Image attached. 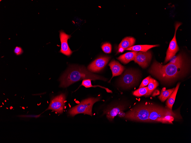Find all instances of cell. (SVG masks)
<instances>
[{
    "mask_svg": "<svg viewBox=\"0 0 191 143\" xmlns=\"http://www.w3.org/2000/svg\"><path fill=\"white\" fill-rule=\"evenodd\" d=\"M152 92V95L153 96L159 95L160 93V91L158 89L154 90Z\"/></svg>",
    "mask_w": 191,
    "mask_h": 143,
    "instance_id": "obj_27",
    "label": "cell"
},
{
    "mask_svg": "<svg viewBox=\"0 0 191 143\" xmlns=\"http://www.w3.org/2000/svg\"><path fill=\"white\" fill-rule=\"evenodd\" d=\"M85 79L94 81L96 80H107L103 77L92 73L84 67L73 66L69 67L60 78V86L66 87L76 82Z\"/></svg>",
    "mask_w": 191,
    "mask_h": 143,
    "instance_id": "obj_2",
    "label": "cell"
},
{
    "mask_svg": "<svg viewBox=\"0 0 191 143\" xmlns=\"http://www.w3.org/2000/svg\"><path fill=\"white\" fill-rule=\"evenodd\" d=\"M164 108L152 105L150 113L148 122H158L163 117Z\"/></svg>",
    "mask_w": 191,
    "mask_h": 143,
    "instance_id": "obj_11",
    "label": "cell"
},
{
    "mask_svg": "<svg viewBox=\"0 0 191 143\" xmlns=\"http://www.w3.org/2000/svg\"><path fill=\"white\" fill-rule=\"evenodd\" d=\"M148 87V92L147 96L151 94L153 91L158 86V82L154 79L150 77Z\"/></svg>",
    "mask_w": 191,
    "mask_h": 143,
    "instance_id": "obj_19",
    "label": "cell"
},
{
    "mask_svg": "<svg viewBox=\"0 0 191 143\" xmlns=\"http://www.w3.org/2000/svg\"><path fill=\"white\" fill-rule=\"evenodd\" d=\"M65 95L62 93L53 98L46 110H51L56 112L62 114L65 106Z\"/></svg>",
    "mask_w": 191,
    "mask_h": 143,
    "instance_id": "obj_6",
    "label": "cell"
},
{
    "mask_svg": "<svg viewBox=\"0 0 191 143\" xmlns=\"http://www.w3.org/2000/svg\"><path fill=\"white\" fill-rule=\"evenodd\" d=\"M81 85L86 88L99 87L100 88L105 89L106 91L108 92L111 93H112V90H109L107 88H106L105 87L98 85H92L91 83V80L90 79H85L83 80L82 81Z\"/></svg>",
    "mask_w": 191,
    "mask_h": 143,
    "instance_id": "obj_20",
    "label": "cell"
},
{
    "mask_svg": "<svg viewBox=\"0 0 191 143\" xmlns=\"http://www.w3.org/2000/svg\"><path fill=\"white\" fill-rule=\"evenodd\" d=\"M152 105L146 103L135 108L125 113L124 117L128 120L141 122H148Z\"/></svg>",
    "mask_w": 191,
    "mask_h": 143,
    "instance_id": "obj_3",
    "label": "cell"
},
{
    "mask_svg": "<svg viewBox=\"0 0 191 143\" xmlns=\"http://www.w3.org/2000/svg\"><path fill=\"white\" fill-rule=\"evenodd\" d=\"M180 83L177 84L176 88L173 92L168 98L166 102V104L168 108L172 110V107L174 103L176 94L179 88Z\"/></svg>",
    "mask_w": 191,
    "mask_h": 143,
    "instance_id": "obj_17",
    "label": "cell"
},
{
    "mask_svg": "<svg viewBox=\"0 0 191 143\" xmlns=\"http://www.w3.org/2000/svg\"><path fill=\"white\" fill-rule=\"evenodd\" d=\"M135 39L131 37H126L122 41L118 46L119 52L122 53L125 50L133 46Z\"/></svg>",
    "mask_w": 191,
    "mask_h": 143,
    "instance_id": "obj_13",
    "label": "cell"
},
{
    "mask_svg": "<svg viewBox=\"0 0 191 143\" xmlns=\"http://www.w3.org/2000/svg\"><path fill=\"white\" fill-rule=\"evenodd\" d=\"M102 48L103 51L106 53H111L112 46L109 43H106L103 44L102 46Z\"/></svg>",
    "mask_w": 191,
    "mask_h": 143,
    "instance_id": "obj_23",
    "label": "cell"
},
{
    "mask_svg": "<svg viewBox=\"0 0 191 143\" xmlns=\"http://www.w3.org/2000/svg\"><path fill=\"white\" fill-rule=\"evenodd\" d=\"M150 77V76H149L144 79L142 81L139 88L143 87L147 85L149 83Z\"/></svg>",
    "mask_w": 191,
    "mask_h": 143,
    "instance_id": "obj_25",
    "label": "cell"
},
{
    "mask_svg": "<svg viewBox=\"0 0 191 143\" xmlns=\"http://www.w3.org/2000/svg\"><path fill=\"white\" fill-rule=\"evenodd\" d=\"M148 92V87H145L139 88L134 91L133 92V94L136 96L140 97L143 96H147Z\"/></svg>",
    "mask_w": 191,
    "mask_h": 143,
    "instance_id": "obj_21",
    "label": "cell"
},
{
    "mask_svg": "<svg viewBox=\"0 0 191 143\" xmlns=\"http://www.w3.org/2000/svg\"><path fill=\"white\" fill-rule=\"evenodd\" d=\"M159 45H137L133 46L126 50L146 52L151 48L157 47Z\"/></svg>",
    "mask_w": 191,
    "mask_h": 143,
    "instance_id": "obj_16",
    "label": "cell"
},
{
    "mask_svg": "<svg viewBox=\"0 0 191 143\" xmlns=\"http://www.w3.org/2000/svg\"><path fill=\"white\" fill-rule=\"evenodd\" d=\"M110 59V57L107 56L101 57L97 59L88 66V70L93 72L100 71L105 67Z\"/></svg>",
    "mask_w": 191,
    "mask_h": 143,
    "instance_id": "obj_8",
    "label": "cell"
},
{
    "mask_svg": "<svg viewBox=\"0 0 191 143\" xmlns=\"http://www.w3.org/2000/svg\"><path fill=\"white\" fill-rule=\"evenodd\" d=\"M138 51H132L128 52L121 55L117 59L122 63L126 64L134 60Z\"/></svg>",
    "mask_w": 191,
    "mask_h": 143,
    "instance_id": "obj_15",
    "label": "cell"
},
{
    "mask_svg": "<svg viewBox=\"0 0 191 143\" xmlns=\"http://www.w3.org/2000/svg\"><path fill=\"white\" fill-rule=\"evenodd\" d=\"M100 100V97L89 98L85 99L70 109L68 112V114L73 116L79 114L83 113L92 116V106L95 102Z\"/></svg>",
    "mask_w": 191,
    "mask_h": 143,
    "instance_id": "obj_4",
    "label": "cell"
},
{
    "mask_svg": "<svg viewBox=\"0 0 191 143\" xmlns=\"http://www.w3.org/2000/svg\"><path fill=\"white\" fill-rule=\"evenodd\" d=\"M14 52L17 55H19L23 53V50L20 47L17 46L15 48Z\"/></svg>",
    "mask_w": 191,
    "mask_h": 143,
    "instance_id": "obj_26",
    "label": "cell"
},
{
    "mask_svg": "<svg viewBox=\"0 0 191 143\" xmlns=\"http://www.w3.org/2000/svg\"><path fill=\"white\" fill-rule=\"evenodd\" d=\"M174 117L172 116L166 115L164 116L160 120L159 122L163 123H172L174 120Z\"/></svg>",
    "mask_w": 191,
    "mask_h": 143,
    "instance_id": "obj_22",
    "label": "cell"
},
{
    "mask_svg": "<svg viewBox=\"0 0 191 143\" xmlns=\"http://www.w3.org/2000/svg\"><path fill=\"white\" fill-rule=\"evenodd\" d=\"M181 25V23L178 22L175 26V32L174 36L170 41L168 48L167 49L166 56L164 63H166L173 58L179 50V47L177 45L176 39V32L178 27Z\"/></svg>",
    "mask_w": 191,
    "mask_h": 143,
    "instance_id": "obj_7",
    "label": "cell"
},
{
    "mask_svg": "<svg viewBox=\"0 0 191 143\" xmlns=\"http://www.w3.org/2000/svg\"><path fill=\"white\" fill-rule=\"evenodd\" d=\"M59 37L61 43V48L59 52L67 56H70L72 52L69 47L67 40L71 37V35L61 31H59Z\"/></svg>",
    "mask_w": 191,
    "mask_h": 143,
    "instance_id": "obj_10",
    "label": "cell"
},
{
    "mask_svg": "<svg viewBox=\"0 0 191 143\" xmlns=\"http://www.w3.org/2000/svg\"><path fill=\"white\" fill-rule=\"evenodd\" d=\"M174 89L175 88H173L166 90L165 88H163L158 98L162 102L164 101L170 96Z\"/></svg>",
    "mask_w": 191,
    "mask_h": 143,
    "instance_id": "obj_18",
    "label": "cell"
},
{
    "mask_svg": "<svg viewBox=\"0 0 191 143\" xmlns=\"http://www.w3.org/2000/svg\"><path fill=\"white\" fill-rule=\"evenodd\" d=\"M163 114V117L166 115H169L174 118L176 116V114L172 111V110L168 108H164Z\"/></svg>",
    "mask_w": 191,
    "mask_h": 143,
    "instance_id": "obj_24",
    "label": "cell"
},
{
    "mask_svg": "<svg viewBox=\"0 0 191 143\" xmlns=\"http://www.w3.org/2000/svg\"><path fill=\"white\" fill-rule=\"evenodd\" d=\"M109 65L112 72V78L121 74L124 70V67L115 60L111 61Z\"/></svg>",
    "mask_w": 191,
    "mask_h": 143,
    "instance_id": "obj_14",
    "label": "cell"
},
{
    "mask_svg": "<svg viewBox=\"0 0 191 143\" xmlns=\"http://www.w3.org/2000/svg\"><path fill=\"white\" fill-rule=\"evenodd\" d=\"M152 56L150 51L138 52L134 61L142 68H145L149 65L151 61Z\"/></svg>",
    "mask_w": 191,
    "mask_h": 143,
    "instance_id": "obj_9",
    "label": "cell"
},
{
    "mask_svg": "<svg viewBox=\"0 0 191 143\" xmlns=\"http://www.w3.org/2000/svg\"><path fill=\"white\" fill-rule=\"evenodd\" d=\"M125 109V106L124 105H118L106 110L104 111V113L106 114L107 117L108 119L112 121L114 117L118 114L121 117H124L125 113L123 111Z\"/></svg>",
    "mask_w": 191,
    "mask_h": 143,
    "instance_id": "obj_12",
    "label": "cell"
},
{
    "mask_svg": "<svg viewBox=\"0 0 191 143\" xmlns=\"http://www.w3.org/2000/svg\"><path fill=\"white\" fill-rule=\"evenodd\" d=\"M139 79V75L136 72L127 70L122 75L120 81V85L125 88H129L136 83Z\"/></svg>",
    "mask_w": 191,
    "mask_h": 143,
    "instance_id": "obj_5",
    "label": "cell"
},
{
    "mask_svg": "<svg viewBox=\"0 0 191 143\" xmlns=\"http://www.w3.org/2000/svg\"><path fill=\"white\" fill-rule=\"evenodd\" d=\"M189 63L185 55L180 53L166 65L154 61L149 72L160 80L169 82L184 76L189 70Z\"/></svg>",
    "mask_w": 191,
    "mask_h": 143,
    "instance_id": "obj_1",
    "label": "cell"
}]
</instances>
